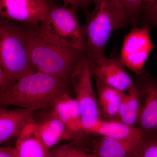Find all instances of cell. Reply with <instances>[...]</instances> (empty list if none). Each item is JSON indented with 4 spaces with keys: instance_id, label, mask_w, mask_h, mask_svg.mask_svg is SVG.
<instances>
[{
    "instance_id": "obj_1",
    "label": "cell",
    "mask_w": 157,
    "mask_h": 157,
    "mask_svg": "<svg viewBox=\"0 0 157 157\" xmlns=\"http://www.w3.org/2000/svg\"><path fill=\"white\" fill-rule=\"evenodd\" d=\"M22 26L30 59L36 71L69 80L83 52L58 36L45 21Z\"/></svg>"
},
{
    "instance_id": "obj_2",
    "label": "cell",
    "mask_w": 157,
    "mask_h": 157,
    "mask_svg": "<svg viewBox=\"0 0 157 157\" xmlns=\"http://www.w3.org/2000/svg\"><path fill=\"white\" fill-rule=\"evenodd\" d=\"M36 71L15 82L0 95V106L14 105L35 111L47 109L67 92L68 81Z\"/></svg>"
},
{
    "instance_id": "obj_3",
    "label": "cell",
    "mask_w": 157,
    "mask_h": 157,
    "mask_svg": "<svg viewBox=\"0 0 157 157\" xmlns=\"http://www.w3.org/2000/svg\"><path fill=\"white\" fill-rule=\"evenodd\" d=\"M94 9L81 26L85 40L83 54L90 68L101 57L113 31L127 25L120 0H96Z\"/></svg>"
},
{
    "instance_id": "obj_4",
    "label": "cell",
    "mask_w": 157,
    "mask_h": 157,
    "mask_svg": "<svg viewBox=\"0 0 157 157\" xmlns=\"http://www.w3.org/2000/svg\"><path fill=\"white\" fill-rule=\"evenodd\" d=\"M0 65L11 85L36 71L30 59L22 26L1 17Z\"/></svg>"
},
{
    "instance_id": "obj_5",
    "label": "cell",
    "mask_w": 157,
    "mask_h": 157,
    "mask_svg": "<svg viewBox=\"0 0 157 157\" xmlns=\"http://www.w3.org/2000/svg\"><path fill=\"white\" fill-rule=\"evenodd\" d=\"M92 75L84 57L75 68L70 79L76 94L83 131L86 132L101 119L98 98L93 88Z\"/></svg>"
},
{
    "instance_id": "obj_6",
    "label": "cell",
    "mask_w": 157,
    "mask_h": 157,
    "mask_svg": "<svg viewBox=\"0 0 157 157\" xmlns=\"http://www.w3.org/2000/svg\"><path fill=\"white\" fill-rule=\"evenodd\" d=\"M51 4L47 0H0V17L24 26H36L45 21Z\"/></svg>"
},
{
    "instance_id": "obj_7",
    "label": "cell",
    "mask_w": 157,
    "mask_h": 157,
    "mask_svg": "<svg viewBox=\"0 0 157 157\" xmlns=\"http://www.w3.org/2000/svg\"><path fill=\"white\" fill-rule=\"evenodd\" d=\"M77 10L73 6L65 7L54 2L45 21L58 36L83 53L84 38Z\"/></svg>"
},
{
    "instance_id": "obj_8",
    "label": "cell",
    "mask_w": 157,
    "mask_h": 157,
    "mask_svg": "<svg viewBox=\"0 0 157 157\" xmlns=\"http://www.w3.org/2000/svg\"><path fill=\"white\" fill-rule=\"evenodd\" d=\"M155 47L148 27L135 26L125 36L120 59L125 67L141 75L145 63Z\"/></svg>"
},
{
    "instance_id": "obj_9",
    "label": "cell",
    "mask_w": 157,
    "mask_h": 157,
    "mask_svg": "<svg viewBox=\"0 0 157 157\" xmlns=\"http://www.w3.org/2000/svg\"><path fill=\"white\" fill-rule=\"evenodd\" d=\"M90 70L94 78L123 92H128L136 86L120 58L101 57Z\"/></svg>"
},
{
    "instance_id": "obj_10",
    "label": "cell",
    "mask_w": 157,
    "mask_h": 157,
    "mask_svg": "<svg viewBox=\"0 0 157 157\" xmlns=\"http://www.w3.org/2000/svg\"><path fill=\"white\" fill-rule=\"evenodd\" d=\"M42 110L40 117L37 120L34 119V122L42 143L48 150L63 140H79L78 136L58 118L46 109Z\"/></svg>"
},
{
    "instance_id": "obj_11",
    "label": "cell",
    "mask_w": 157,
    "mask_h": 157,
    "mask_svg": "<svg viewBox=\"0 0 157 157\" xmlns=\"http://www.w3.org/2000/svg\"><path fill=\"white\" fill-rule=\"evenodd\" d=\"M45 109L61 121L80 139L81 133L84 131L76 99L71 98L67 93H64L56 98L50 107Z\"/></svg>"
},
{
    "instance_id": "obj_12",
    "label": "cell",
    "mask_w": 157,
    "mask_h": 157,
    "mask_svg": "<svg viewBox=\"0 0 157 157\" xmlns=\"http://www.w3.org/2000/svg\"><path fill=\"white\" fill-rule=\"evenodd\" d=\"M141 92V106L137 124L144 133L157 128V87L155 82H144Z\"/></svg>"
},
{
    "instance_id": "obj_13",
    "label": "cell",
    "mask_w": 157,
    "mask_h": 157,
    "mask_svg": "<svg viewBox=\"0 0 157 157\" xmlns=\"http://www.w3.org/2000/svg\"><path fill=\"white\" fill-rule=\"evenodd\" d=\"M34 112L24 108L8 110L0 106V144L18 137L26 125L34 121Z\"/></svg>"
},
{
    "instance_id": "obj_14",
    "label": "cell",
    "mask_w": 157,
    "mask_h": 157,
    "mask_svg": "<svg viewBox=\"0 0 157 157\" xmlns=\"http://www.w3.org/2000/svg\"><path fill=\"white\" fill-rule=\"evenodd\" d=\"M86 132L132 142H140L145 136V133L135 126L128 125L120 121L102 119Z\"/></svg>"
},
{
    "instance_id": "obj_15",
    "label": "cell",
    "mask_w": 157,
    "mask_h": 157,
    "mask_svg": "<svg viewBox=\"0 0 157 157\" xmlns=\"http://www.w3.org/2000/svg\"><path fill=\"white\" fill-rule=\"evenodd\" d=\"M14 148L17 157H51L50 150L42 143L34 121L22 129Z\"/></svg>"
},
{
    "instance_id": "obj_16",
    "label": "cell",
    "mask_w": 157,
    "mask_h": 157,
    "mask_svg": "<svg viewBox=\"0 0 157 157\" xmlns=\"http://www.w3.org/2000/svg\"><path fill=\"white\" fill-rule=\"evenodd\" d=\"M95 79L99 111L101 117H104L103 120L120 121V107L122 99L125 93L110 87L98 79Z\"/></svg>"
},
{
    "instance_id": "obj_17",
    "label": "cell",
    "mask_w": 157,
    "mask_h": 157,
    "mask_svg": "<svg viewBox=\"0 0 157 157\" xmlns=\"http://www.w3.org/2000/svg\"><path fill=\"white\" fill-rule=\"evenodd\" d=\"M140 142H129L101 136L95 142L93 154L97 157H129Z\"/></svg>"
},
{
    "instance_id": "obj_18",
    "label": "cell",
    "mask_w": 157,
    "mask_h": 157,
    "mask_svg": "<svg viewBox=\"0 0 157 157\" xmlns=\"http://www.w3.org/2000/svg\"><path fill=\"white\" fill-rule=\"evenodd\" d=\"M141 106V92L137 86L124 94L120 107L119 120L123 123L134 126L137 124Z\"/></svg>"
},
{
    "instance_id": "obj_19",
    "label": "cell",
    "mask_w": 157,
    "mask_h": 157,
    "mask_svg": "<svg viewBox=\"0 0 157 157\" xmlns=\"http://www.w3.org/2000/svg\"><path fill=\"white\" fill-rule=\"evenodd\" d=\"M123 6L127 24L137 26L140 23L143 0H120Z\"/></svg>"
},
{
    "instance_id": "obj_20",
    "label": "cell",
    "mask_w": 157,
    "mask_h": 157,
    "mask_svg": "<svg viewBox=\"0 0 157 157\" xmlns=\"http://www.w3.org/2000/svg\"><path fill=\"white\" fill-rule=\"evenodd\" d=\"M129 157H157L156 139L144 137L134 147Z\"/></svg>"
},
{
    "instance_id": "obj_21",
    "label": "cell",
    "mask_w": 157,
    "mask_h": 157,
    "mask_svg": "<svg viewBox=\"0 0 157 157\" xmlns=\"http://www.w3.org/2000/svg\"><path fill=\"white\" fill-rule=\"evenodd\" d=\"M51 157H97L93 154H87L78 147L71 145L54 147L50 150Z\"/></svg>"
},
{
    "instance_id": "obj_22",
    "label": "cell",
    "mask_w": 157,
    "mask_h": 157,
    "mask_svg": "<svg viewBox=\"0 0 157 157\" xmlns=\"http://www.w3.org/2000/svg\"><path fill=\"white\" fill-rule=\"evenodd\" d=\"M140 16L151 24L157 23V0H143Z\"/></svg>"
},
{
    "instance_id": "obj_23",
    "label": "cell",
    "mask_w": 157,
    "mask_h": 157,
    "mask_svg": "<svg viewBox=\"0 0 157 157\" xmlns=\"http://www.w3.org/2000/svg\"><path fill=\"white\" fill-rule=\"evenodd\" d=\"M12 85L8 81L0 65V95L6 92Z\"/></svg>"
},
{
    "instance_id": "obj_24",
    "label": "cell",
    "mask_w": 157,
    "mask_h": 157,
    "mask_svg": "<svg viewBox=\"0 0 157 157\" xmlns=\"http://www.w3.org/2000/svg\"><path fill=\"white\" fill-rule=\"evenodd\" d=\"M0 157H17L14 148L0 146Z\"/></svg>"
},
{
    "instance_id": "obj_25",
    "label": "cell",
    "mask_w": 157,
    "mask_h": 157,
    "mask_svg": "<svg viewBox=\"0 0 157 157\" xmlns=\"http://www.w3.org/2000/svg\"><path fill=\"white\" fill-rule=\"evenodd\" d=\"M63 6L65 7H68V6H73L76 9H83L84 0H63Z\"/></svg>"
},
{
    "instance_id": "obj_26",
    "label": "cell",
    "mask_w": 157,
    "mask_h": 157,
    "mask_svg": "<svg viewBox=\"0 0 157 157\" xmlns=\"http://www.w3.org/2000/svg\"><path fill=\"white\" fill-rule=\"evenodd\" d=\"M96 0H84L83 9L86 10L92 4H94Z\"/></svg>"
},
{
    "instance_id": "obj_27",
    "label": "cell",
    "mask_w": 157,
    "mask_h": 157,
    "mask_svg": "<svg viewBox=\"0 0 157 157\" xmlns=\"http://www.w3.org/2000/svg\"><path fill=\"white\" fill-rule=\"evenodd\" d=\"M47 1H48V2H49L50 3H52L53 2H54V0H47Z\"/></svg>"
},
{
    "instance_id": "obj_28",
    "label": "cell",
    "mask_w": 157,
    "mask_h": 157,
    "mask_svg": "<svg viewBox=\"0 0 157 157\" xmlns=\"http://www.w3.org/2000/svg\"></svg>"
}]
</instances>
